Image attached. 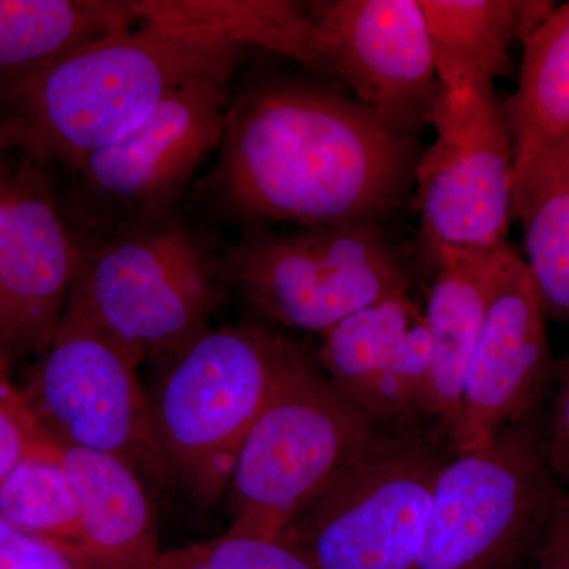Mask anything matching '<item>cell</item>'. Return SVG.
I'll list each match as a JSON object with an SVG mask.
<instances>
[{"mask_svg":"<svg viewBox=\"0 0 569 569\" xmlns=\"http://www.w3.org/2000/svg\"><path fill=\"white\" fill-rule=\"evenodd\" d=\"M21 389L11 381L9 369L0 365V396H18Z\"/></svg>","mask_w":569,"mask_h":569,"instance_id":"30","label":"cell"},{"mask_svg":"<svg viewBox=\"0 0 569 569\" xmlns=\"http://www.w3.org/2000/svg\"><path fill=\"white\" fill-rule=\"evenodd\" d=\"M140 365L102 332L63 312L26 376L21 395L41 430L62 447L107 452L146 482H167Z\"/></svg>","mask_w":569,"mask_h":569,"instance_id":"9","label":"cell"},{"mask_svg":"<svg viewBox=\"0 0 569 569\" xmlns=\"http://www.w3.org/2000/svg\"><path fill=\"white\" fill-rule=\"evenodd\" d=\"M44 437L22 395L0 396V485Z\"/></svg>","mask_w":569,"mask_h":569,"instance_id":"26","label":"cell"},{"mask_svg":"<svg viewBox=\"0 0 569 569\" xmlns=\"http://www.w3.org/2000/svg\"><path fill=\"white\" fill-rule=\"evenodd\" d=\"M222 283L217 258L189 230L157 222L82 249L66 313L102 332L138 365L163 367L211 329Z\"/></svg>","mask_w":569,"mask_h":569,"instance_id":"4","label":"cell"},{"mask_svg":"<svg viewBox=\"0 0 569 569\" xmlns=\"http://www.w3.org/2000/svg\"><path fill=\"white\" fill-rule=\"evenodd\" d=\"M302 353L284 337L246 323L209 329L160 367L148 395L168 477L200 503L227 492L246 437Z\"/></svg>","mask_w":569,"mask_h":569,"instance_id":"3","label":"cell"},{"mask_svg":"<svg viewBox=\"0 0 569 569\" xmlns=\"http://www.w3.org/2000/svg\"><path fill=\"white\" fill-rule=\"evenodd\" d=\"M443 466L425 440L378 438L283 537L317 569H418L433 486Z\"/></svg>","mask_w":569,"mask_h":569,"instance_id":"7","label":"cell"},{"mask_svg":"<svg viewBox=\"0 0 569 569\" xmlns=\"http://www.w3.org/2000/svg\"><path fill=\"white\" fill-rule=\"evenodd\" d=\"M306 7L328 74L383 121L417 134L440 86L419 0H310Z\"/></svg>","mask_w":569,"mask_h":569,"instance_id":"13","label":"cell"},{"mask_svg":"<svg viewBox=\"0 0 569 569\" xmlns=\"http://www.w3.org/2000/svg\"><path fill=\"white\" fill-rule=\"evenodd\" d=\"M538 569H569V548L556 539L546 538Z\"/></svg>","mask_w":569,"mask_h":569,"instance_id":"28","label":"cell"},{"mask_svg":"<svg viewBox=\"0 0 569 569\" xmlns=\"http://www.w3.org/2000/svg\"><path fill=\"white\" fill-rule=\"evenodd\" d=\"M0 164V365L43 353L58 331L82 249L40 164Z\"/></svg>","mask_w":569,"mask_h":569,"instance_id":"12","label":"cell"},{"mask_svg":"<svg viewBox=\"0 0 569 569\" xmlns=\"http://www.w3.org/2000/svg\"><path fill=\"white\" fill-rule=\"evenodd\" d=\"M427 122L436 138L413 179L426 244L432 252L505 244L515 213V151L493 84L438 86Z\"/></svg>","mask_w":569,"mask_h":569,"instance_id":"10","label":"cell"},{"mask_svg":"<svg viewBox=\"0 0 569 569\" xmlns=\"http://www.w3.org/2000/svg\"><path fill=\"white\" fill-rule=\"evenodd\" d=\"M548 537L569 548V493H563L550 519Z\"/></svg>","mask_w":569,"mask_h":569,"instance_id":"29","label":"cell"},{"mask_svg":"<svg viewBox=\"0 0 569 569\" xmlns=\"http://www.w3.org/2000/svg\"><path fill=\"white\" fill-rule=\"evenodd\" d=\"M545 455L553 475L569 486V355L559 366V391Z\"/></svg>","mask_w":569,"mask_h":569,"instance_id":"27","label":"cell"},{"mask_svg":"<svg viewBox=\"0 0 569 569\" xmlns=\"http://www.w3.org/2000/svg\"><path fill=\"white\" fill-rule=\"evenodd\" d=\"M137 22L228 47L250 48L291 59L328 74L306 2L293 0H129Z\"/></svg>","mask_w":569,"mask_h":569,"instance_id":"19","label":"cell"},{"mask_svg":"<svg viewBox=\"0 0 569 569\" xmlns=\"http://www.w3.org/2000/svg\"><path fill=\"white\" fill-rule=\"evenodd\" d=\"M59 449L80 508L78 553L92 569H152L163 549L144 479L107 452Z\"/></svg>","mask_w":569,"mask_h":569,"instance_id":"17","label":"cell"},{"mask_svg":"<svg viewBox=\"0 0 569 569\" xmlns=\"http://www.w3.org/2000/svg\"><path fill=\"white\" fill-rule=\"evenodd\" d=\"M378 438L376 421L302 353L239 451L228 486V529L282 537Z\"/></svg>","mask_w":569,"mask_h":569,"instance_id":"5","label":"cell"},{"mask_svg":"<svg viewBox=\"0 0 569 569\" xmlns=\"http://www.w3.org/2000/svg\"><path fill=\"white\" fill-rule=\"evenodd\" d=\"M217 266L223 283L261 316L321 335L366 307L408 295L411 284L380 224L290 233L250 228Z\"/></svg>","mask_w":569,"mask_h":569,"instance_id":"6","label":"cell"},{"mask_svg":"<svg viewBox=\"0 0 569 569\" xmlns=\"http://www.w3.org/2000/svg\"><path fill=\"white\" fill-rule=\"evenodd\" d=\"M0 516L77 550L80 508L61 449L44 437L0 485ZM78 552V550H77Z\"/></svg>","mask_w":569,"mask_h":569,"instance_id":"23","label":"cell"},{"mask_svg":"<svg viewBox=\"0 0 569 569\" xmlns=\"http://www.w3.org/2000/svg\"><path fill=\"white\" fill-rule=\"evenodd\" d=\"M242 48L149 22L74 48L0 80V127L11 148L37 164L73 171L132 130L176 89L230 81Z\"/></svg>","mask_w":569,"mask_h":569,"instance_id":"2","label":"cell"},{"mask_svg":"<svg viewBox=\"0 0 569 569\" xmlns=\"http://www.w3.org/2000/svg\"><path fill=\"white\" fill-rule=\"evenodd\" d=\"M227 86L201 80L176 89L132 130L86 157L73 171L88 208L126 219L132 230L159 222L219 148Z\"/></svg>","mask_w":569,"mask_h":569,"instance_id":"11","label":"cell"},{"mask_svg":"<svg viewBox=\"0 0 569 569\" xmlns=\"http://www.w3.org/2000/svg\"><path fill=\"white\" fill-rule=\"evenodd\" d=\"M0 569H92L70 546L29 533L0 516Z\"/></svg>","mask_w":569,"mask_h":569,"instance_id":"25","label":"cell"},{"mask_svg":"<svg viewBox=\"0 0 569 569\" xmlns=\"http://www.w3.org/2000/svg\"><path fill=\"white\" fill-rule=\"evenodd\" d=\"M419 6L445 89L493 84L508 74L512 41L526 40L556 9L533 0H419Z\"/></svg>","mask_w":569,"mask_h":569,"instance_id":"18","label":"cell"},{"mask_svg":"<svg viewBox=\"0 0 569 569\" xmlns=\"http://www.w3.org/2000/svg\"><path fill=\"white\" fill-rule=\"evenodd\" d=\"M134 24L129 0H0V80Z\"/></svg>","mask_w":569,"mask_h":569,"instance_id":"22","label":"cell"},{"mask_svg":"<svg viewBox=\"0 0 569 569\" xmlns=\"http://www.w3.org/2000/svg\"><path fill=\"white\" fill-rule=\"evenodd\" d=\"M11 149L13 148H11L9 138H7L6 132H3L2 127H0V164L7 159Z\"/></svg>","mask_w":569,"mask_h":569,"instance_id":"31","label":"cell"},{"mask_svg":"<svg viewBox=\"0 0 569 569\" xmlns=\"http://www.w3.org/2000/svg\"><path fill=\"white\" fill-rule=\"evenodd\" d=\"M518 187L539 152L569 137V2L523 40L518 91L503 103Z\"/></svg>","mask_w":569,"mask_h":569,"instance_id":"20","label":"cell"},{"mask_svg":"<svg viewBox=\"0 0 569 569\" xmlns=\"http://www.w3.org/2000/svg\"><path fill=\"white\" fill-rule=\"evenodd\" d=\"M563 492L526 422L438 473L418 569H501Z\"/></svg>","mask_w":569,"mask_h":569,"instance_id":"8","label":"cell"},{"mask_svg":"<svg viewBox=\"0 0 569 569\" xmlns=\"http://www.w3.org/2000/svg\"><path fill=\"white\" fill-rule=\"evenodd\" d=\"M432 358L425 312L408 295L347 317L318 353L332 387L376 422L429 411Z\"/></svg>","mask_w":569,"mask_h":569,"instance_id":"15","label":"cell"},{"mask_svg":"<svg viewBox=\"0 0 569 569\" xmlns=\"http://www.w3.org/2000/svg\"><path fill=\"white\" fill-rule=\"evenodd\" d=\"M217 149L204 200L250 228L380 224L406 200L421 156L417 134L355 97L282 78L236 97Z\"/></svg>","mask_w":569,"mask_h":569,"instance_id":"1","label":"cell"},{"mask_svg":"<svg viewBox=\"0 0 569 569\" xmlns=\"http://www.w3.org/2000/svg\"><path fill=\"white\" fill-rule=\"evenodd\" d=\"M511 250L505 242L489 249L440 247L433 252L437 277L425 312L433 350L427 415L440 421L449 438L459 426L468 361Z\"/></svg>","mask_w":569,"mask_h":569,"instance_id":"16","label":"cell"},{"mask_svg":"<svg viewBox=\"0 0 569 569\" xmlns=\"http://www.w3.org/2000/svg\"><path fill=\"white\" fill-rule=\"evenodd\" d=\"M546 318L529 269L512 249L468 361L451 438L458 455L488 448L538 402L553 370Z\"/></svg>","mask_w":569,"mask_h":569,"instance_id":"14","label":"cell"},{"mask_svg":"<svg viewBox=\"0 0 569 569\" xmlns=\"http://www.w3.org/2000/svg\"><path fill=\"white\" fill-rule=\"evenodd\" d=\"M152 569H317L282 537L228 529L220 537L164 549Z\"/></svg>","mask_w":569,"mask_h":569,"instance_id":"24","label":"cell"},{"mask_svg":"<svg viewBox=\"0 0 569 569\" xmlns=\"http://www.w3.org/2000/svg\"><path fill=\"white\" fill-rule=\"evenodd\" d=\"M523 260L546 317L569 325V137L538 153L515 189Z\"/></svg>","mask_w":569,"mask_h":569,"instance_id":"21","label":"cell"}]
</instances>
